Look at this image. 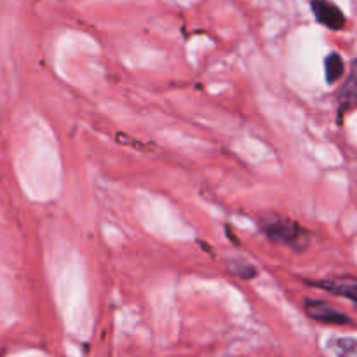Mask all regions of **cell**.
<instances>
[{
  "mask_svg": "<svg viewBox=\"0 0 357 357\" xmlns=\"http://www.w3.org/2000/svg\"><path fill=\"white\" fill-rule=\"evenodd\" d=\"M328 345L337 354V357H356L354 338H333Z\"/></svg>",
  "mask_w": 357,
  "mask_h": 357,
  "instance_id": "cell-6",
  "label": "cell"
},
{
  "mask_svg": "<svg viewBox=\"0 0 357 357\" xmlns=\"http://www.w3.org/2000/svg\"><path fill=\"white\" fill-rule=\"evenodd\" d=\"M324 66H326V80L328 84H333L337 82L338 79H340L342 75H344V59H342L340 54H337V52H333V54H330L326 58V63H324Z\"/></svg>",
  "mask_w": 357,
  "mask_h": 357,
  "instance_id": "cell-5",
  "label": "cell"
},
{
  "mask_svg": "<svg viewBox=\"0 0 357 357\" xmlns=\"http://www.w3.org/2000/svg\"><path fill=\"white\" fill-rule=\"evenodd\" d=\"M312 284L317 286V288H323L324 291L345 296V298H349L351 302H356L357 284L356 278H352V275H345V278H328L324 279V281L312 282Z\"/></svg>",
  "mask_w": 357,
  "mask_h": 357,
  "instance_id": "cell-4",
  "label": "cell"
},
{
  "mask_svg": "<svg viewBox=\"0 0 357 357\" xmlns=\"http://www.w3.org/2000/svg\"><path fill=\"white\" fill-rule=\"evenodd\" d=\"M260 225L264 232L271 241L281 246H288L291 250L302 251L309 246L310 236L302 225L295 222V220L284 218V216L271 215L260 220Z\"/></svg>",
  "mask_w": 357,
  "mask_h": 357,
  "instance_id": "cell-1",
  "label": "cell"
},
{
  "mask_svg": "<svg viewBox=\"0 0 357 357\" xmlns=\"http://www.w3.org/2000/svg\"><path fill=\"white\" fill-rule=\"evenodd\" d=\"M305 312L314 321L323 324H331V326H345V324H352V319L344 314L342 310L335 309L333 305L326 302H319V300H307L305 302Z\"/></svg>",
  "mask_w": 357,
  "mask_h": 357,
  "instance_id": "cell-2",
  "label": "cell"
},
{
  "mask_svg": "<svg viewBox=\"0 0 357 357\" xmlns=\"http://www.w3.org/2000/svg\"><path fill=\"white\" fill-rule=\"evenodd\" d=\"M310 9H312V14L317 20V23L330 28V30L338 31L347 23V17L342 13L340 7L337 3L330 2V0H310Z\"/></svg>",
  "mask_w": 357,
  "mask_h": 357,
  "instance_id": "cell-3",
  "label": "cell"
}]
</instances>
